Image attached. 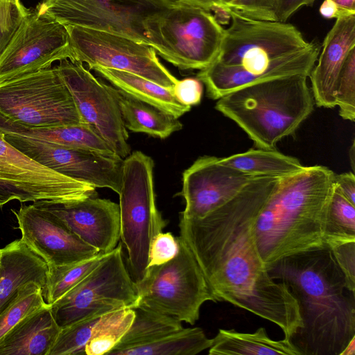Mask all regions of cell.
<instances>
[{
	"instance_id": "cell-1",
	"label": "cell",
	"mask_w": 355,
	"mask_h": 355,
	"mask_svg": "<svg viewBox=\"0 0 355 355\" xmlns=\"http://www.w3.org/2000/svg\"><path fill=\"white\" fill-rule=\"evenodd\" d=\"M279 178L256 176L204 217H181L179 227L216 300L275 323L288 339L302 325L298 305L286 285L269 276L254 230Z\"/></svg>"
},
{
	"instance_id": "cell-2",
	"label": "cell",
	"mask_w": 355,
	"mask_h": 355,
	"mask_svg": "<svg viewBox=\"0 0 355 355\" xmlns=\"http://www.w3.org/2000/svg\"><path fill=\"white\" fill-rule=\"evenodd\" d=\"M266 268L297 303L302 325L288 339L300 355H340L355 338V292L329 248L294 254Z\"/></svg>"
},
{
	"instance_id": "cell-3",
	"label": "cell",
	"mask_w": 355,
	"mask_h": 355,
	"mask_svg": "<svg viewBox=\"0 0 355 355\" xmlns=\"http://www.w3.org/2000/svg\"><path fill=\"white\" fill-rule=\"evenodd\" d=\"M230 25L224 28L216 60L196 77L209 98L216 100L245 85L266 79L309 76L321 45L308 42L294 25L255 19L228 10Z\"/></svg>"
},
{
	"instance_id": "cell-4",
	"label": "cell",
	"mask_w": 355,
	"mask_h": 355,
	"mask_svg": "<svg viewBox=\"0 0 355 355\" xmlns=\"http://www.w3.org/2000/svg\"><path fill=\"white\" fill-rule=\"evenodd\" d=\"M335 173L314 165L281 177L257 217L255 236L267 267L288 256L326 246Z\"/></svg>"
},
{
	"instance_id": "cell-5",
	"label": "cell",
	"mask_w": 355,
	"mask_h": 355,
	"mask_svg": "<svg viewBox=\"0 0 355 355\" xmlns=\"http://www.w3.org/2000/svg\"><path fill=\"white\" fill-rule=\"evenodd\" d=\"M308 77L294 74L245 85L218 99L215 108L244 130L257 148L275 149L313 110Z\"/></svg>"
},
{
	"instance_id": "cell-6",
	"label": "cell",
	"mask_w": 355,
	"mask_h": 355,
	"mask_svg": "<svg viewBox=\"0 0 355 355\" xmlns=\"http://www.w3.org/2000/svg\"><path fill=\"white\" fill-rule=\"evenodd\" d=\"M148 44L182 70H202L216 59L224 28L209 11L175 0L144 22Z\"/></svg>"
},
{
	"instance_id": "cell-7",
	"label": "cell",
	"mask_w": 355,
	"mask_h": 355,
	"mask_svg": "<svg viewBox=\"0 0 355 355\" xmlns=\"http://www.w3.org/2000/svg\"><path fill=\"white\" fill-rule=\"evenodd\" d=\"M153 159L135 151L123 159L119 193L121 239L128 252V271L138 284L145 277L154 238L168 224L155 204Z\"/></svg>"
},
{
	"instance_id": "cell-8",
	"label": "cell",
	"mask_w": 355,
	"mask_h": 355,
	"mask_svg": "<svg viewBox=\"0 0 355 355\" xmlns=\"http://www.w3.org/2000/svg\"><path fill=\"white\" fill-rule=\"evenodd\" d=\"M176 239L175 257L163 264L149 266L144 279L137 284L136 307L193 325L199 319L202 305L217 300L189 246L180 236Z\"/></svg>"
},
{
	"instance_id": "cell-9",
	"label": "cell",
	"mask_w": 355,
	"mask_h": 355,
	"mask_svg": "<svg viewBox=\"0 0 355 355\" xmlns=\"http://www.w3.org/2000/svg\"><path fill=\"white\" fill-rule=\"evenodd\" d=\"M0 114L28 127L86 124L57 66L0 80Z\"/></svg>"
},
{
	"instance_id": "cell-10",
	"label": "cell",
	"mask_w": 355,
	"mask_h": 355,
	"mask_svg": "<svg viewBox=\"0 0 355 355\" xmlns=\"http://www.w3.org/2000/svg\"><path fill=\"white\" fill-rule=\"evenodd\" d=\"M138 300L137 286L125 265L119 243L86 277L50 306L55 322L63 328L93 315L134 309Z\"/></svg>"
},
{
	"instance_id": "cell-11",
	"label": "cell",
	"mask_w": 355,
	"mask_h": 355,
	"mask_svg": "<svg viewBox=\"0 0 355 355\" xmlns=\"http://www.w3.org/2000/svg\"><path fill=\"white\" fill-rule=\"evenodd\" d=\"M66 26L73 55L72 61L86 63L89 69L98 66L130 72L169 89L178 80L160 62L149 45L115 33Z\"/></svg>"
},
{
	"instance_id": "cell-12",
	"label": "cell",
	"mask_w": 355,
	"mask_h": 355,
	"mask_svg": "<svg viewBox=\"0 0 355 355\" xmlns=\"http://www.w3.org/2000/svg\"><path fill=\"white\" fill-rule=\"evenodd\" d=\"M73 59L67 26L37 6L28 9L0 53V80L51 67L55 61Z\"/></svg>"
},
{
	"instance_id": "cell-13",
	"label": "cell",
	"mask_w": 355,
	"mask_h": 355,
	"mask_svg": "<svg viewBox=\"0 0 355 355\" xmlns=\"http://www.w3.org/2000/svg\"><path fill=\"white\" fill-rule=\"evenodd\" d=\"M175 0H42L37 6L66 26L120 35L148 45L144 22Z\"/></svg>"
},
{
	"instance_id": "cell-14",
	"label": "cell",
	"mask_w": 355,
	"mask_h": 355,
	"mask_svg": "<svg viewBox=\"0 0 355 355\" xmlns=\"http://www.w3.org/2000/svg\"><path fill=\"white\" fill-rule=\"evenodd\" d=\"M0 186L9 200L71 202L95 196V188L33 160L0 131Z\"/></svg>"
},
{
	"instance_id": "cell-15",
	"label": "cell",
	"mask_w": 355,
	"mask_h": 355,
	"mask_svg": "<svg viewBox=\"0 0 355 355\" xmlns=\"http://www.w3.org/2000/svg\"><path fill=\"white\" fill-rule=\"evenodd\" d=\"M57 67L84 122L112 150L124 159L130 154L119 104L106 84L99 81L83 63L64 60Z\"/></svg>"
},
{
	"instance_id": "cell-16",
	"label": "cell",
	"mask_w": 355,
	"mask_h": 355,
	"mask_svg": "<svg viewBox=\"0 0 355 355\" xmlns=\"http://www.w3.org/2000/svg\"><path fill=\"white\" fill-rule=\"evenodd\" d=\"M5 139L19 150L62 175L96 188L119 194L123 159L96 151L72 148L5 133Z\"/></svg>"
},
{
	"instance_id": "cell-17",
	"label": "cell",
	"mask_w": 355,
	"mask_h": 355,
	"mask_svg": "<svg viewBox=\"0 0 355 355\" xmlns=\"http://www.w3.org/2000/svg\"><path fill=\"white\" fill-rule=\"evenodd\" d=\"M21 240L40 256L48 266L69 264L100 253L83 242L55 214L34 203L12 209Z\"/></svg>"
},
{
	"instance_id": "cell-18",
	"label": "cell",
	"mask_w": 355,
	"mask_h": 355,
	"mask_svg": "<svg viewBox=\"0 0 355 355\" xmlns=\"http://www.w3.org/2000/svg\"><path fill=\"white\" fill-rule=\"evenodd\" d=\"M219 157L198 158L182 174L181 217L202 218L238 194L254 177L225 166Z\"/></svg>"
},
{
	"instance_id": "cell-19",
	"label": "cell",
	"mask_w": 355,
	"mask_h": 355,
	"mask_svg": "<svg viewBox=\"0 0 355 355\" xmlns=\"http://www.w3.org/2000/svg\"><path fill=\"white\" fill-rule=\"evenodd\" d=\"M34 204L55 214L83 242L108 253L121 239L119 205L95 196L59 202L38 200Z\"/></svg>"
},
{
	"instance_id": "cell-20",
	"label": "cell",
	"mask_w": 355,
	"mask_h": 355,
	"mask_svg": "<svg viewBox=\"0 0 355 355\" xmlns=\"http://www.w3.org/2000/svg\"><path fill=\"white\" fill-rule=\"evenodd\" d=\"M321 47L318 62L309 76L311 92L318 107L334 108L340 71L349 53L355 48V15L336 19Z\"/></svg>"
},
{
	"instance_id": "cell-21",
	"label": "cell",
	"mask_w": 355,
	"mask_h": 355,
	"mask_svg": "<svg viewBox=\"0 0 355 355\" xmlns=\"http://www.w3.org/2000/svg\"><path fill=\"white\" fill-rule=\"evenodd\" d=\"M48 269L46 261L21 239L1 249L0 312L26 284L44 288Z\"/></svg>"
},
{
	"instance_id": "cell-22",
	"label": "cell",
	"mask_w": 355,
	"mask_h": 355,
	"mask_svg": "<svg viewBox=\"0 0 355 355\" xmlns=\"http://www.w3.org/2000/svg\"><path fill=\"white\" fill-rule=\"evenodd\" d=\"M61 328L49 304L28 315L0 340V355H48Z\"/></svg>"
},
{
	"instance_id": "cell-23",
	"label": "cell",
	"mask_w": 355,
	"mask_h": 355,
	"mask_svg": "<svg viewBox=\"0 0 355 355\" xmlns=\"http://www.w3.org/2000/svg\"><path fill=\"white\" fill-rule=\"evenodd\" d=\"M0 131L60 146L89 150L111 156L117 155L87 124L50 128L28 127L0 114Z\"/></svg>"
},
{
	"instance_id": "cell-24",
	"label": "cell",
	"mask_w": 355,
	"mask_h": 355,
	"mask_svg": "<svg viewBox=\"0 0 355 355\" xmlns=\"http://www.w3.org/2000/svg\"><path fill=\"white\" fill-rule=\"evenodd\" d=\"M106 87L119 104L125 128L131 132L164 139L182 128V123L172 114L112 85L106 84Z\"/></svg>"
},
{
	"instance_id": "cell-25",
	"label": "cell",
	"mask_w": 355,
	"mask_h": 355,
	"mask_svg": "<svg viewBox=\"0 0 355 355\" xmlns=\"http://www.w3.org/2000/svg\"><path fill=\"white\" fill-rule=\"evenodd\" d=\"M92 69L116 88L178 119L191 108L178 102L173 95L171 88L164 87L139 75L98 66Z\"/></svg>"
},
{
	"instance_id": "cell-26",
	"label": "cell",
	"mask_w": 355,
	"mask_h": 355,
	"mask_svg": "<svg viewBox=\"0 0 355 355\" xmlns=\"http://www.w3.org/2000/svg\"><path fill=\"white\" fill-rule=\"evenodd\" d=\"M212 340L209 355H300L289 339L272 340L263 327L254 333L220 329Z\"/></svg>"
},
{
	"instance_id": "cell-27",
	"label": "cell",
	"mask_w": 355,
	"mask_h": 355,
	"mask_svg": "<svg viewBox=\"0 0 355 355\" xmlns=\"http://www.w3.org/2000/svg\"><path fill=\"white\" fill-rule=\"evenodd\" d=\"M220 164L253 176L284 177L304 167L295 157L275 149L251 148L226 157H219Z\"/></svg>"
},
{
	"instance_id": "cell-28",
	"label": "cell",
	"mask_w": 355,
	"mask_h": 355,
	"mask_svg": "<svg viewBox=\"0 0 355 355\" xmlns=\"http://www.w3.org/2000/svg\"><path fill=\"white\" fill-rule=\"evenodd\" d=\"M133 309L131 325L108 354L121 355L127 349L148 344L183 328L182 322L173 317L141 307Z\"/></svg>"
},
{
	"instance_id": "cell-29",
	"label": "cell",
	"mask_w": 355,
	"mask_h": 355,
	"mask_svg": "<svg viewBox=\"0 0 355 355\" xmlns=\"http://www.w3.org/2000/svg\"><path fill=\"white\" fill-rule=\"evenodd\" d=\"M212 341L199 327L182 328L153 342L127 349L121 355H195L209 349Z\"/></svg>"
},
{
	"instance_id": "cell-30",
	"label": "cell",
	"mask_w": 355,
	"mask_h": 355,
	"mask_svg": "<svg viewBox=\"0 0 355 355\" xmlns=\"http://www.w3.org/2000/svg\"><path fill=\"white\" fill-rule=\"evenodd\" d=\"M109 254L110 252H100L93 257L80 261L48 266L46 282L43 288L45 302L49 305L54 303L86 277Z\"/></svg>"
},
{
	"instance_id": "cell-31",
	"label": "cell",
	"mask_w": 355,
	"mask_h": 355,
	"mask_svg": "<svg viewBox=\"0 0 355 355\" xmlns=\"http://www.w3.org/2000/svg\"><path fill=\"white\" fill-rule=\"evenodd\" d=\"M134 315V309L130 308L108 313L85 346V355L108 354L128 330Z\"/></svg>"
},
{
	"instance_id": "cell-32",
	"label": "cell",
	"mask_w": 355,
	"mask_h": 355,
	"mask_svg": "<svg viewBox=\"0 0 355 355\" xmlns=\"http://www.w3.org/2000/svg\"><path fill=\"white\" fill-rule=\"evenodd\" d=\"M46 305L42 286L35 282L26 284L0 312V340L24 318Z\"/></svg>"
},
{
	"instance_id": "cell-33",
	"label": "cell",
	"mask_w": 355,
	"mask_h": 355,
	"mask_svg": "<svg viewBox=\"0 0 355 355\" xmlns=\"http://www.w3.org/2000/svg\"><path fill=\"white\" fill-rule=\"evenodd\" d=\"M107 313L88 317L61 328L48 355H85V346Z\"/></svg>"
},
{
	"instance_id": "cell-34",
	"label": "cell",
	"mask_w": 355,
	"mask_h": 355,
	"mask_svg": "<svg viewBox=\"0 0 355 355\" xmlns=\"http://www.w3.org/2000/svg\"><path fill=\"white\" fill-rule=\"evenodd\" d=\"M343 240H355V205L334 185L328 210L325 243L328 245Z\"/></svg>"
},
{
	"instance_id": "cell-35",
	"label": "cell",
	"mask_w": 355,
	"mask_h": 355,
	"mask_svg": "<svg viewBox=\"0 0 355 355\" xmlns=\"http://www.w3.org/2000/svg\"><path fill=\"white\" fill-rule=\"evenodd\" d=\"M336 106L345 120L355 119V48L346 58L340 71L336 91Z\"/></svg>"
},
{
	"instance_id": "cell-36",
	"label": "cell",
	"mask_w": 355,
	"mask_h": 355,
	"mask_svg": "<svg viewBox=\"0 0 355 355\" xmlns=\"http://www.w3.org/2000/svg\"><path fill=\"white\" fill-rule=\"evenodd\" d=\"M327 246L345 277L348 289L355 292V240L336 241Z\"/></svg>"
},
{
	"instance_id": "cell-37",
	"label": "cell",
	"mask_w": 355,
	"mask_h": 355,
	"mask_svg": "<svg viewBox=\"0 0 355 355\" xmlns=\"http://www.w3.org/2000/svg\"><path fill=\"white\" fill-rule=\"evenodd\" d=\"M178 252L176 237L170 232L158 234L153 240L149 252V266L163 264L175 257Z\"/></svg>"
},
{
	"instance_id": "cell-38",
	"label": "cell",
	"mask_w": 355,
	"mask_h": 355,
	"mask_svg": "<svg viewBox=\"0 0 355 355\" xmlns=\"http://www.w3.org/2000/svg\"><path fill=\"white\" fill-rule=\"evenodd\" d=\"M275 3L276 0H236L231 9L247 17L276 21Z\"/></svg>"
},
{
	"instance_id": "cell-39",
	"label": "cell",
	"mask_w": 355,
	"mask_h": 355,
	"mask_svg": "<svg viewBox=\"0 0 355 355\" xmlns=\"http://www.w3.org/2000/svg\"><path fill=\"white\" fill-rule=\"evenodd\" d=\"M27 10L19 0H0V31L11 38Z\"/></svg>"
},
{
	"instance_id": "cell-40",
	"label": "cell",
	"mask_w": 355,
	"mask_h": 355,
	"mask_svg": "<svg viewBox=\"0 0 355 355\" xmlns=\"http://www.w3.org/2000/svg\"><path fill=\"white\" fill-rule=\"evenodd\" d=\"M171 92L181 104L191 107L200 103L203 83L197 77L178 80L172 87Z\"/></svg>"
},
{
	"instance_id": "cell-41",
	"label": "cell",
	"mask_w": 355,
	"mask_h": 355,
	"mask_svg": "<svg viewBox=\"0 0 355 355\" xmlns=\"http://www.w3.org/2000/svg\"><path fill=\"white\" fill-rule=\"evenodd\" d=\"M315 0H276L275 17L277 21L286 22L299 8L312 6Z\"/></svg>"
},
{
	"instance_id": "cell-42",
	"label": "cell",
	"mask_w": 355,
	"mask_h": 355,
	"mask_svg": "<svg viewBox=\"0 0 355 355\" xmlns=\"http://www.w3.org/2000/svg\"><path fill=\"white\" fill-rule=\"evenodd\" d=\"M335 187L353 205H355V175L354 172L334 175Z\"/></svg>"
},
{
	"instance_id": "cell-43",
	"label": "cell",
	"mask_w": 355,
	"mask_h": 355,
	"mask_svg": "<svg viewBox=\"0 0 355 355\" xmlns=\"http://www.w3.org/2000/svg\"><path fill=\"white\" fill-rule=\"evenodd\" d=\"M322 17L326 19H340L355 15V10L345 8L332 0H324L319 8Z\"/></svg>"
},
{
	"instance_id": "cell-44",
	"label": "cell",
	"mask_w": 355,
	"mask_h": 355,
	"mask_svg": "<svg viewBox=\"0 0 355 355\" xmlns=\"http://www.w3.org/2000/svg\"><path fill=\"white\" fill-rule=\"evenodd\" d=\"M340 355H355V338L350 340Z\"/></svg>"
},
{
	"instance_id": "cell-45",
	"label": "cell",
	"mask_w": 355,
	"mask_h": 355,
	"mask_svg": "<svg viewBox=\"0 0 355 355\" xmlns=\"http://www.w3.org/2000/svg\"><path fill=\"white\" fill-rule=\"evenodd\" d=\"M338 5L352 10H355V0H332Z\"/></svg>"
},
{
	"instance_id": "cell-46",
	"label": "cell",
	"mask_w": 355,
	"mask_h": 355,
	"mask_svg": "<svg viewBox=\"0 0 355 355\" xmlns=\"http://www.w3.org/2000/svg\"><path fill=\"white\" fill-rule=\"evenodd\" d=\"M236 0H219L221 8L228 12V10L232 8L233 3Z\"/></svg>"
},
{
	"instance_id": "cell-47",
	"label": "cell",
	"mask_w": 355,
	"mask_h": 355,
	"mask_svg": "<svg viewBox=\"0 0 355 355\" xmlns=\"http://www.w3.org/2000/svg\"><path fill=\"white\" fill-rule=\"evenodd\" d=\"M10 37L0 31V53L3 50Z\"/></svg>"
},
{
	"instance_id": "cell-48",
	"label": "cell",
	"mask_w": 355,
	"mask_h": 355,
	"mask_svg": "<svg viewBox=\"0 0 355 355\" xmlns=\"http://www.w3.org/2000/svg\"><path fill=\"white\" fill-rule=\"evenodd\" d=\"M10 202L7 195L0 186V207Z\"/></svg>"
},
{
	"instance_id": "cell-49",
	"label": "cell",
	"mask_w": 355,
	"mask_h": 355,
	"mask_svg": "<svg viewBox=\"0 0 355 355\" xmlns=\"http://www.w3.org/2000/svg\"><path fill=\"white\" fill-rule=\"evenodd\" d=\"M354 153H355L354 142H353L352 147L349 150V159H350V162H351L352 168L353 170H354V162H354V158H355Z\"/></svg>"
},
{
	"instance_id": "cell-50",
	"label": "cell",
	"mask_w": 355,
	"mask_h": 355,
	"mask_svg": "<svg viewBox=\"0 0 355 355\" xmlns=\"http://www.w3.org/2000/svg\"><path fill=\"white\" fill-rule=\"evenodd\" d=\"M0 259H1V249H0Z\"/></svg>"
}]
</instances>
